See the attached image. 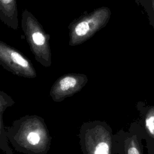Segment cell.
<instances>
[{
  "instance_id": "cell-1",
  "label": "cell",
  "mask_w": 154,
  "mask_h": 154,
  "mask_svg": "<svg viewBox=\"0 0 154 154\" xmlns=\"http://www.w3.org/2000/svg\"><path fill=\"white\" fill-rule=\"evenodd\" d=\"M6 135L18 152L24 154H47L52 137L45 120L37 115H26L5 126Z\"/></svg>"
},
{
  "instance_id": "cell-2",
  "label": "cell",
  "mask_w": 154,
  "mask_h": 154,
  "mask_svg": "<svg viewBox=\"0 0 154 154\" xmlns=\"http://www.w3.org/2000/svg\"><path fill=\"white\" fill-rule=\"evenodd\" d=\"M21 17V27L35 60L45 67H50L52 64L51 35L28 10H23Z\"/></svg>"
},
{
  "instance_id": "cell-3",
  "label": "cell",
  "mask_w": 154,
  "mask_h": 154,
  "mask_svg": "<svg viewBox=\"0 0 154 154\" xmlns=\"http://www.w3.org/2000/svg\"><path fill=\"white\" fill-rule=\"evenodd\" d=\"M111 16L108 7H101L72 20L68 26L69 46H78L90 39L107 25Z\"/></svg>"
},
{
  "instance_id": "cell-4",
  "label": "cell",
  "mask_w": 154,
  "mask_h": 154,
  "mask_svg": "<svg viewBox=\"0 0 154 154\" xmlns=\"http://www.w3.org/2000/svg\"><path fill=\"white\" fill-rule=\"evenodd\" d=\"M78 137L83 154H111V135L103 123H84Z\"/></svg>"
},
{
  "instance_id": "cell-5",
  "label": "cell",
  "mask_w": 154,
  "mask_h": 154,
  "mask_svg": "<svg viewBox=\"0 0 154 154\" xmlns=\"http://www.w3.org/2000/svg\"><path fill=\"white\" fill-rule=\"evenodd\" d=\"M0 64L13 75L35 78L37 72L29 60L14 47L0 40Z\"/></svg>"
},
{
  "instance_id": "cell-6",
  "label": "cell",
  "mask_w": 154,
  "mask_h": 154,
  "mask_svg": "<svg viewBox=\"0 0 154 154\" xmlns=\"http://www.w3.org/2000/svg\"><path fill=\"white\" fill-rule=\"evenodd\" d=\"M88 80L87 76L83 73L64 74L53 84L50 89L49 95L54 102H62L79 92L86 85Z\"/></svg>"
},
{
  "instance_id": "cell-7",
  "label": "cell",
  "mask_w": 154,
  "mask_h": 154,
  "mask_svg": "<svg viewBox=\"0 0 154 154\" xmlns=\"http://www.w3.org/2000/svg\"><path fill=\"white\" fill-rule=\"evenodd\" d=\"M14 103V100L10 96L0 90V150L5 154H14V153L8 144L2 116L7 108L12 106Z\"/></svg>"
},
{
  "instance_id": "cell-8",
  "label": "cell",
  "mask_w": 154,
  "mask_h": 154,
  "mask_svg": "<svg viewBox=\"0 0 154 154\" xmlns=\"http://www.w3.org/2000/svg\"><path fill=\"white\" fill-rule=\"evenodd\" d=\"M0 20L8 27L14 30L18 29L17 0H0Z\"/></svg>"
},
{
  "instance_id": "cell-9",
  "label": "cell",
  "mask_w": 154,
  "mask_h": 154,
  "mask_svg": "<svg viewBox=\"0 0 154 154\" xmlns=\"http://www.w3.org/2000/svg\"><path fill=\"white\" fill-rule=\"evenodd\" d=\"M134 1L143 8L147 13L149 24L154 29V0H134Z\"/></svg>"
},
{
  "instance_id": "cell-10",
  "label": "cell",
  "mask_w": 154,
  "mask_h": 154,
  "mask_svg": "<svg viewBox=\"0 0 154 154\" xmlns=\"http://www.w3.org/2000/svg\"><path fill=\"white\" fill-rule=\"evenodd\" d=\"M145 126L149 135L154 138V106H151L146 112Z\"/></svg>"
},
{
  "instance_id": "cell-11",
  "label": "cell",
  "mask_w": 154,
  "mask_h": 154,
  "mask_svg": "<svg viewBox=\"0 0 154 154\" xmlns=\"http://www.w3.org/2000/svg\"><path fill=\"white\" fill-rule=\"evenodd\" d=\"M126 154H142L135 140L132 138L129 140L126 146Z\"/></svg>"
}]
</instances>
